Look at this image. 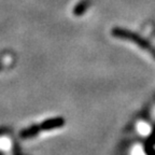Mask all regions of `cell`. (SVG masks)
Here are the masks:
<instances>
[{"mask_svg":"<svg viewBox=\"0 0 155 155\" xmlns=\"http://www.w3.org/2000/svg\"><path fill=\"white\" fill-rule=\"evenodd\" d=\"M112 34H113L114 37H119V38H123L126 39V40H130V41L135 42L136 44H138L139 46H141L142 48L149 51L150 53H152L153 55L155 56V52L154 48L148 43V42L143 40L141 37H139L138 35L134 34L131 31H128V30H125V29H121V28H114L112 30Z\"/></svg>","mask_w":155,"mask_h":155,"instance_id":"1","label":"cell"},{"mask_svg":"<svg viewBox=\"0 0 155 155\" xmlns=\"http://www.w3.org/2000/svg\"><path fill=\"white\" fill-rule=\"evenodd\" d=\"M88 3H90V0H82L80 3H78L74 8V14H82L86 10Z\"/></svg>","mask_w":155,"mask_h":155,"instance_id":"2","label":"cell"}]
</instances>
